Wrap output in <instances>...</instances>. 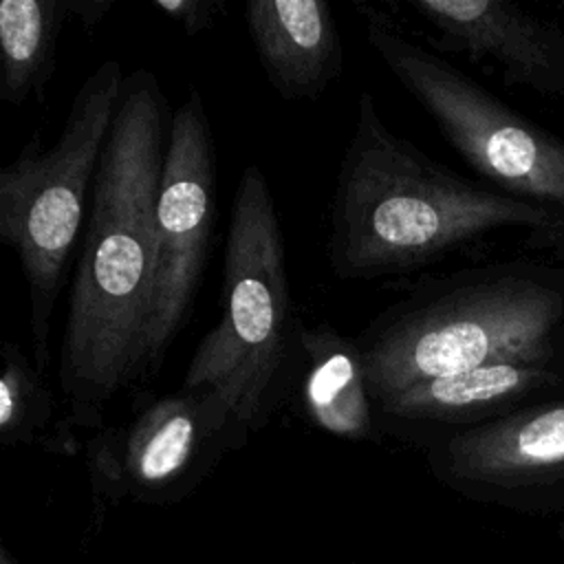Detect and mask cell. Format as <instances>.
Masks as SVG:
<instances>
[{"instance_id":"cell-1","label":"cell","mask_w":564,"mask_h":564,"mask_svg":"<svg viewBox=\"0 0 564 564\" xmlns=\"http://www.w3.org/2000/svg\"><path fill=\"white\" fill-rule=\"evenodd\" d=\"M170 110L148 68L128 73L97 170L70 278L57 383L70 427L99 430L119 394L145 377L156 229Z\"/></svg>"},{"instance_id":"cell-2","label":"cell","mask_w":564,"mask_h":564,"mask_svg":"<svg viewBox=\"0 0 564 564\" xmlns=\"http://www.w3.org/2000/svg\"><path fill=\"white\" fill-rule=\"evenodd\" d=\"M553 214L460 178L401 137L361 90L328 205L326 256L344 282L423 269L502 227H546Z\"/></svg>"},{"instance_id":"cell-3","label":"cell","mask_w":564,"mask_h":564,"mask_svg":"<svg viewBox=\"0 0 564 564\" xmlns=\"http://www.w3.org/2000/svg\"><path fill=\"white\" fill-rule=\"evenodd\" d=\"M302 324L293 315L286 245L267 174L242 170L223 253L220 317L196 346L181 388H209L249 438L300 381Z\"/></svg>"},{"instance_id":"cell-4","label":"cell","mask_w":564,"mask_h":564,"mask_svg":"<svg viewBox=\"0 0 564 564\" xmlns=\"http://www.w3.org/2000/svg\"><path fill=\"white\" fill-rule=\"evenodd\" d=\"M562 317L553 286L513 271H476L419 284L355 339L377 399L489 364L551 361Z\"/></svg>"},{"instance_id":"cell-5","label":"cell","mask_w":564,"mask_h":564,"mask_svg":"<svg viewBox=\"0 0 564 564\" xmlns=\"http://www.w3.org/2000/svg\"><path fill=\"white\" fill-rule=\"evenodd\" d=\"M117 59L101 62L77 88L57 141L35 130L0 170V238L26 280L35 366L51 361V324L68 258L84 234L97 170L126 86Z\"/></svg>"},{"instance_id":"cell-6","label":"cell","mask_w":564,"mask_h":564,"mask_svg":"<svg viewBox=\"0 0 564 564\" xmlns=\"http://www.w3.org/2000/svg\"><path fill=\"white\" fill-rule=\"evenodd\" d=\"M364 37L399 86L434 119L447 143L500 192L564 212V143L527 121L390 15L357 4Z\"/></svg>"},{"instance_id":"cell-7","label":"cell","mask_w":564,"mask_h":564,"mask_svg":"<svg viewBox=\"0 0 564 564\" xmlns=\"http://www.w3.org/2000/svg\"><path fill=\"white\" fill-rule=\"evenodd\" d=\"M247 441L214 390L178 388L139 408L128 423L104 425L88 438L86 465L95 502H174L225 452Z\"/></svg>"},{"instance_id":"cell-8","label":"cell","mask_w":564,"mask_h":564,"mask_svg":"<svg viewBox=\"0 0 564 564\" xmlns=\"http://www.w3.org/2000/svg\"><path fill=\"white\" fill-rule=\"evenodd\" d=\"M216 143L198 88L172 112L156 196V271L145 333V377L163 366L196 304L216 225Z\"/></svg>"},{"instance_id":"cell-9","label":"cell","mask_w":564,"mask_h":564,"mask_svg":"<svg viewBox=\"0 0 564 564\" xmlns=\"http://www.w3.org/2000/svg\"><path fill=\"white\" fill-rule=\"evenodd\" d=\"M430 469L456 489H505L564 467V401L529 405L423 441Z\"/></svg>"},{"instance_id":"cell-10","label":"cell","mask_w":564,"mask_h":564,"mask_svg":"<svg viewBox=\"0 0 564 564\" xmlns=\"http://www.w3.org/2000/svg\"><path fill=\"white\" fill-rule=\"evenodd\" d=\"M553 379L549 361H500L430 377L375 401L386 434L427 441L513 412Z\"/></svg>"},{"instance_id":"cell-11","label":"cell","mask_w":564,"mask_h":564,"mask_svg":"<svg viewBox=\"0 0 564 564\" xmlns=\"http://www.w3.org/2000/svg\"><path fill=\"white\" fill-rule=\"evenodd\" d=\"M245 24L271 88L284 101H315L344 70L337 18L324 0H253Z\"/></svg>"},{"instance_id":"cell-12","label":"cell","mask_w":564,"mask_h":564,"mask_svg":"<svg viewBox=\"0 0 564 564\" xmlns=\"http://www.w3.org/2000/svg\"><path fill=\"white\" fill-rule=\"evenodd\" d=\"M427 22L443 51L494 62L507 82L546 88L555 79L551 33L520 7L502 0H403Z\"/></svg>"},{"instance_id":"cell-13","label":"cell","mask_w":564,"mask_h":564,"mask_svg":"<svg viewBox=\"0 0 564 564\" xmlns=\"http://www.w3.org/2000/svg\"><path fill=\"white\" fill-rule=\"evenodd\" d=\"M300 355V403L313 427L352 443L386 436L355 337L330 322L302 324Z\"/></svg>"},{"instance_id":"cell-14","label":"cell","mask_w":564,"mask_h":564,"mask_svg":"<svg viewBox=\"0 0 564 564\" xmlns=\"http://www.w3.org/2000/svg\"><path fill=\"white\" fill-rule=\"evenodd\" d=\"M70 20L68 0L0 2V99L13 108L44 101L55 75L57 44Z\"/></svg>"},{"instance_id":"cell-15","label":"cell","mask_w":564,"mask_h":564,"mask_svg":"<svg viewBox=\"0 0 564 564\" xmlns=\"http://www.w3.org/2000/svg\"><path fill=\"white\" fill-rule=\"evenodd\" d=\"M0 443L7 447L42 445L75 454L77 443L59 401L20 341H4L0 375Z\"/></svg>"},{"instance_id":"cell-16","label":"cell","mask_w":564,"mask_h":564,"mask_svg":"<svg viewBox=\"0 0 564 564\" xmlns=\"http://www.w3.org/2000/svg\"><path fill=\"white\" fill-rule=\"evenodd\" d=\"M152 7L176 22L187 37L212 31L227 13L223 0H152Z\"/></svg>"},{"instance_id":"cell-17","label":"cell","mask_w":564,"mask_h":564,"mask_svg":"<svg viewBox=\"0 0 564 564\" xmlns=\"http://www.w3.org/2000/svg\"><path fill=\"white\" fill-rule=\"evenodd\" d=\"M70 18H75L84 31L95 29L112 11L115 0H68Z\"/></svg>"},{"instance_id":"cell-18","label":"cell","mask_w":564,"mask_h":564,"mask_svg":"<svg viewBox=\"0 0 564 564\" xmlns=\"http://www.w3.org/2000/svg\"><path fill=\"white\" fill-rule=\"evenodd\" d=\"M0 564H18L13 557H11V553L2 546V551H0Z\"/></svg>"}]
</instances>
